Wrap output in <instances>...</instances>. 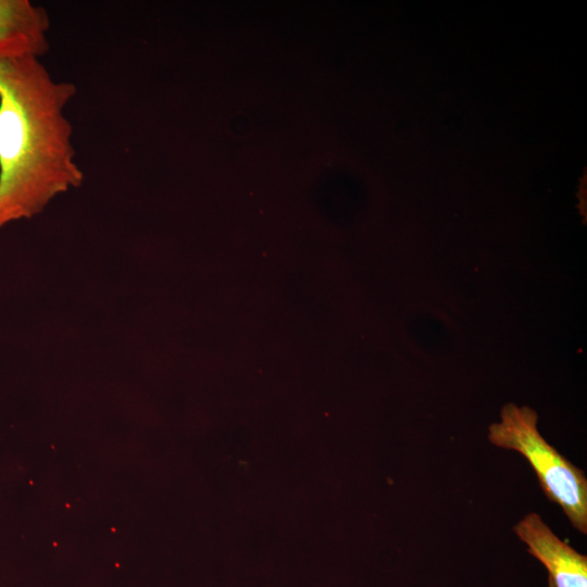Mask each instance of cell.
Masks as SVG:
<instances>
[{"mask_svg":"<svg viewBox=\"0 0 587 587\" xmlns=\"http://www.w3.org/2000/svg\"><path fill=\"white\" fill-rule=\"evenodd\" d=\"M76 92L40 58L0 55V228L84 182L64 113Z\"/></svg>","mask_w":587,"mask_h":587,"instance_id":"obj_1","label":"cell"},{"mask_svg":"<svg viewBox=\"0 0 587 587\" xmlns=\"http://www.w3.org/2000/svg\"><path fill=\"white\" fill-rule=\"evenodd\" d=\"M537 413L529 407L508 403L502 407L500 422L488 428L491 445L521 453L537 475L547 499L563 510L571 525L587 533V478L552 447L537 428Z\"/></svg>","mask_w":587,"mask_h":587,"instance_id":"obj_2","label":"cell"},{"mask_svg":"<svg viewBox=\"0 0 587 587\" xmlns=\"http://www.w3.org/2000/svg\"><path fill=\"white\" fill-rule=\"evenodd\" d=\"M513 532L547 569L554 587H587V557L561 540L538 513H527Z\"/></svg>","mask_w":587,"mask_h":587,"instance_id":"obj_3","label":"cell"},{"mask_svg":"<svg viewBox=\"0 0 587 587\" xmlns=\"http://www.w3.org/2000/svg\"><path fill=\"white\" fill-rule=\"evenodd\" d=\"M46 9L28 0H0V55L41 58L50 48Z\"/></svg>","mask_w":587,"mask_h":587,"instance_id":"obj_4","label":"cell"},{"mask_svg":"<svg viewBox=\"0 0 587 587\" xmlns=\"http://www.w3.org/2000/svg\"><path fill=\"white\" fill-rule=\"evenodd\" d=\"M548 587H554L549 578H548Z\"/></svg>","mask_w":587,"mask_h":587,"instance_id":"obj_5","label":"cell"}]
</instances>
